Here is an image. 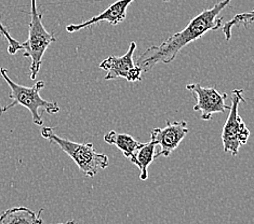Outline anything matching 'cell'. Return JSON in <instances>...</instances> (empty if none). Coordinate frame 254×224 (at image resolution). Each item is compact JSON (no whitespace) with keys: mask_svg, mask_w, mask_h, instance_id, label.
<instances>
[{"mask_svg":"<svg viewBox=\"0 0 254 224\" xmlns=\"http://www.w3.org/2000/svg\"><path fill=\"white\" fill-rule=\"evenodd\" d=\"M163 1H166V2H167V1H169V0H163Z\"/></svg>","mask_w":254,"mask_h":224,"instance_id":"16","label":"cell"},{"mask_svg":"<svg viewBox=\"0 0 254 224\" xmlns=\"http://www.w3.org/2000/svg\"><path fill=\"white\" fill-rule=\"evenodd\" d=\"M39 213H35L27 207H13L7 209L0 215V224H42L44 220Z\"/></svg>","mask_w":254,"mask_h":224,"instance_id":"10","label":"cell"},{"mask_svg":"<svg viewBox=\"0 0 254 224\" xmlns=\"http://www.w3.org/2000/svg\"><path fill=\"white\" fill-rule=\"evenodd\" d=\"M31 22L28 25V38L22 42L23 56L31 58L29 78L35 80L38 76L45 53L48 47L56 42L57 38L52 33L47 32L42 24V15L38 12L37 0H31Z\"/></svg>","mask_w":254,"mask_h":224,"instance_id":"4","label":"cell"},{"mask_svg":"<svg viewBox=\"0 0 254 224\" xmlns=\"http://www.w3.org/2000/svg\"><path fill=\"white\" fill-rule=\"evenodd\" d=\"M0 76L4 79L5 82H7L8 86L10 87L11 93L9 95V97L12 99L11 104L0 108V114L7 112L9 109L13 108L16 105H21L27 108L29 112L32 113L33 122L36 125L41 126L42 123H44V121H42L39 109H44V110L49 114H54L60 111V107L57 102L48 101L44 98H41L40 90L46 86L45 81L36 82L35 86L31 88L20 86V84H17L12 80L9 77L8 70L3 67H0Z\"/></svg>","mask_w":254,"mask_h":224,"instance_id":"2","label":"cell"},{"mask_svg":"<svg viewBox=\"0 0 254 224\" xmlns=\"http://www.w3.org/2000/svg\"><path fill=\"white\" fill-rule=\"evenodd\" d=\"M133 1H135V0H118V1L110 5L105 11H103L101 14L93 16L90 20L80 24H70L66 27V30L68 33H76L84 28H90L94 24L100 22H107L112 26H117L118 24L126 20L127 10Z\"/></svg>","mask_w":254,"mask_h":224,"instance_id":"8","label":"cell"},{"mask_svg":"<svg viewBox=\"0 0 254 224\" xmlns=\"http://www.w3.org/2000/svg\"><path fill=\"white\" fill-rule=\"evenodd\" d=\"M104 141L108 144H112L118 148L126 157H130L135 153V151L141 147V144L134 138L128 134H122L115 131L108 132L104 136Z\"/></svg>","mask_w":254,"mask_h":224,"instance_id":"12","label":"cell"},{"mask_svg":"<svg viewBox=\"0 0 254 224\" xmlns=\"http://www.w3.org/2000/svg\"><path fill=\"white\" fill-rule=\"evenodd\" d=\"M136 50V42L132 41L130 47L123 56H110L103 60L100 64V68L105 70L107 74L105 76L106 80H114L117 78H124L128 80L131 71L135 67V63L133 60V55Z\"/></svg>","mask_w":254,"mask_h":224,"instance_id":"9","label":"cell"},{"mask_svg":"<svg viewBox=\"0 0 254 224\" xmlns=\"http://www.w3.org/2000/svg\"><path fill=\"white\" fill-rule=\"evenodd\" d=\"M156 143L149 141L147 143H142L135 153L130 157V161L133 164L140 168V179L142 181H146L148 178V166L155 160V149Z\"/></svg>","mask_w":254,"mask_h":224,"instance_id":"11","label":"cell"},{"mask_svg":"<svg viewBox=\"0 0 254 224\" xmlns=\"http://www.w3.org/2000/svg\"><path fill=\"white\" fill-rule=\"evenodd\" d=\"M189 133L186 121H167L165 127H156L150 132V138L156 143V146H159L161 150L159 152L155 153V159L159 156L169 157L173 151L179 147L181 141L183 140L185 136Z\"/></svg>","mask_w":254,"mask_h":224,"instance_id":"7","label":"cell"},{"mask_svg":"<svg viewBox=\"0 0 254 224\" xmlns=\"http://www.w3.org/2000/svg\"><path fill=\"white\" fill-rule=\"evenodd\" d=\"M41 136L51 143L57 144L70 159L74 160L87 177H94L99 169H105L110 165L108 156L96 152L92 143H78L59 137L53 132L52 127H44L41 130Z\"/></svg>","mask_w":254,"mask_h":224,"instance_id":"3","label":"cell"},{"mask_svg":"<svg viewBox=\"0 0 254 224\" xmlns=\"http://www.w3.org/2000/svg\"><path fill=\"white\" fill-rule=\"evenodd\" d=\"M244 90L238 89L232 92V105L229 106V114L222 131L223 149L233 156L238 155L239 149L248 142L251 133L246 126L238 112L241 102H245Z\"/></svg>","mask_w":254,"mask_h":224,"instance_id":"5","label":"cell"},{"mask_svg":"<svg viewBox=\"0 0 254 224\" xmlns=\"http://www.w3.org/2000/svg\"><path fill=\"white\" fill-rule=\"evenodd\" d=\"M0 35L8 40V42H9L8 52H9V54H11V55H14V54H16L19 51H23V46H22L21 42H19L16 39L12 37L9 33V30L3 26L1 21H0Z\"/></svg>","mask_w":254,"mask_h":224,"instance_id":"14","label":"cell"},{"mask_svg":"<svg viewBox=\"0 0 254 224\" xmlns=\"http://www.w3.org/2000/svg\"><path fill=\"white\" fill-rule=\"evenodd\" d=\"M253 23V12H248V13H241L235 15L231 21H228L225 24H222L223 33L225 35V39L229 40L232 37V28L234 26L244 25L245 27L250 26Z\"/></svg>","mask_w":254,"mask_h":224,"instance_id":"13","label":"cell"},{"mask_svg":"<svg viewBox=\"0 0 254 224\" xmlns=\"http://www.w3.org/2000/svg\"><path fill=\"white\" fill-rule=\"evenodd\" d=\"M186 89L195 96L197 104L193 106V110L201 112V119L208 121L212 119V114L223 113L229 109L225 104L227 99L226 93H219L215 88H205L199 83L187 84Z\"/></svg>","mask_w":254,"mask_h":224,"instance_id":"6","label":"cell"},{"mask_svg":"<svg viewBox=\"0 0 254 224\" xmlns=\"http://www.w3.org/2000/svg\"><path fill=\"white\" fill-rule=\"evenodd\" d=\"M231 2L232 0H223L216 3L213 8L204 10L193 17L183 30L171 35L159 45L148 47L141 55H138L135 65L143 72H148L157 64L171 63L184 46L201 38L210 30H217L222 26L223 17L220 14Z\"/></svg>","mask_w":254,"mask_h":224,"instance_id":"1","label":"cell"},{"mask_svg":"<svg viewBox=\"0 0 254 224\" xmlns=\"http://www.w3.org/2000/svg\"><path fill=\"white\" fill-rule=\"evenodd\" d=\"M58 224H78V223L75 220H69V221L65 222V223H58Z\"/></svg>","mask_w":254,"mask_h":224,"instance_id":"15","label":"cell"}]
</instances>
